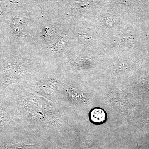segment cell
Listing matches in <instances>:
<instances>
[{"label": "cell", "mask_w": 149, "mask_h": 149, "mask_svg": "<svg viewBox=\"0 0 149 149\" xmlns=\"http://www.w3.org/2000/svg\"><path fill=\"white\" fill-rule=\"evenodd\" d=\"M16 109L20 117L34 127L56 130L62 118L53 102L27 91L16 97Z\"/></svg>", "instance_id": "obj_1"}, {"label": "cell", "mask_w": 149, "mask_h": 149, "mask_svg": "<svg viewBox=\"0 0 149 149\" xmlns=\"http://www.w3.org/2000/svg\"><path fill=\"white\" fill-rule=\"evenodd\" d=\"M38 22L18 15L9 14L1 24L7 42L12 50L18 52L27 46H37Z\"/></svg>", "instance_id": "obj_2"}, {"label": "cell", "mask_w": 149, "mask_h": 149, "mask_svg": "<svg viewBox=\"0 0 149 149\" xmlns=\"http://www.w3.org/2000/svg\"><path fill=\"white\" fill-rule=\"evenodd\" d=\"M12 50L0 54V90L35 72L40 68V63L36 60L15 54Z\"/></svg>", "instance_id": "obj_3"}, {"label": "cell", "mask_w": 149, "mask_h": 149, "mask_svg": "<svg viewBox=\"0 0 149 149\" xmlns=\"http://www.w3.org/2000/svg\"><path fill=\"white\" fill-rule=\"evenodd\" d=\"M28 86L34 93L51 102H54L57 99L60 82L55 74H44L38 76L30 80Z\"/></svg>", "instance_id": "obj_4"}, {"label": "cell", "mask_w": 149, "mask_h": 149, "mask_svg": "<svg viewBox=\"0 0 149 149\" xmlns=\"http://www.w3.org/2000/svg\"><path fill=\"white\" fill-rule=\"evenodd\" d=\"M61 33L60 28L55 21L38 22L36 43L40 47L46 45Z\"/></svg>", "instance_id": "obj_5"}, {"label": "cell", "mask_w": 149, "mask_h": 149, "mask_svg": "<svg viewBox=\"0 0 149 149\" xmlns=\"http://www.w3.org/2000/svg\"><path fill=\"white\" fill-rule=\"evenodd\" d=\"M14 125L9 110L0 97V131L9 130L14 127Z\"/></svg>", "instance_id": "obj_6"}, {"label": "cell", "mask_w": 149, "mask_h": 149, "mask_svg": "<svg viewBox=\"0 0 149 149\" xmlns=\"http://www.w3.org/2000/svg\"><path fill=\"white\" fill-rule=\"evenodd\" d=\"M37 146L36 144L27 145L24 143L11 140L0 144V149H34Z\"/></svg>", "instance_id": "obj_7"}, {"label": "cell", "mask_w": 149, "mask_h": 149, "mask_svg": "<svg viewBox=\"0 0 149 149\" xmlns=\"http://www.w3.org/2000/svg\"><path fill=\"white\" fill-rule=\"evenodd\" d=\"M90 117L92 122L96 124H100L105 121L106 113L102 109L96 108L91 111Z\"/></svg>", "instance_id": "obj_8"}, {"label": "cell", "mask_w": 149, "mask_h": 149, "mask_svg": "<svg viewBox=\"0 0 149 149\" xmlns=\"http://www.w3.org/2000/svg\"><path fill=\"white\" fill-rule=\"evenodd\" d=\"M10 50L11 49L10 48L8 43L7 42L1 24H0V54Z\"/></svg>", "instance_id": "obj_9"}]
</instances>
